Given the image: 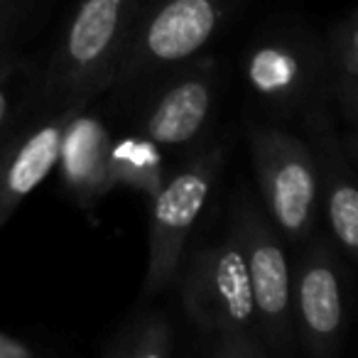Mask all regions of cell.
<instances>
[{
    "mask_svg": "<svg viewBox=\"0 0 358 358\" xmlns=\"http://www.w3.org/2000/svg\"><path fill=\"white\" fill-rule=\"evenodd\" d=\"M182 307L204 334L255 329V304L248 270L234 236L194 253L182 282ZM258 331V329H255Z\"/></svg>",
    "mask_w": 358,
    "mask_h": 358,
    "instance_id": "obj_7",
    "label": "cell"
},
{
    "mask_svg": "<svg viewBox=\"0 0 358 358\" xmlns=\"http://www.w3.org/2000/svg\"><path fill=\"white\" fill-rule=\"evenodd\" d=\"M37 79L17 52L0 59V140L35 110Z\"/></svg>",
    "mask_w": 358,
    "mask_h": 358,
    "instance_id": "obj_16",
    "label": "cell"
},
{
    "mask_svg": "<svg viewBox=\"0 0 358 358\" xmlns=\"http://www.w3.org/2000/svg\"><path fill=\"white\" fill-rule=\"evenodd\" d=\"M309 148L317 159L319 206H324L329 231L336 250L346 263H356L358 255V189L353 174V155L343 150L341 138L334 130L327 106L304 113Z\"/></svg>",
    "mask_w": 358,
    "mask_h": 358,
    "instance_id": "obj_11",
    "label": "cell"
},
{
    "mask_svg": "<svg viewBox=\"0 0 358 358\" xmlns=\"http://www.w3.org/2000/svg\"><path fill=\"white\" fill-rule=\"evenodd\" d=\"M292 273L294 338L304 351L327 358L341 348L348 314L343 294V270L336 245L327 238H307Z\"/></svg>",
    "mask_w": 358,
    "mask_h": 358,
    "instance_id": "obj_8",
    "label": "cell"
},
{
    "mask_svg": "<svg viewBox=\"0 0 358 358\" xmlns=\"http://www.w3.org/2000/svg\"><path fill=\"white\" fill-rule=\"evenodd\" d=\"M268 353L270 348L265 346V341L255 329L216 334L209 348V356L214 358H265Z\"/></svg>",
    "mask_w": 358,
    "mask_h": 358,
    "instance_id": "obj_17",
    "label": "cell"
},
{
    "mask_svg": "<svg viewBox=\"0 0 358 358\" xmlns=\"http://www.w3.org/2000/svg\"><path fill=\"white\" fill-rule=\"evenodd\" d=\"M110 133L99 115L89 113V106L69 120L59 148L62 185L71 199L91 209L115 187L110 174Z\"/></svg>",
    "mask_w": 358,
    "mask_h": 358,
    "instance_id": "obj_12",
    "label": "cell"
},
{
    "mask_svg": "<svg viewBox=\"0 0 358 358\" xmlns=\"http://www.w3.org/2000/svg\"><path fill=\"white\" fill-rule=\"evenodd\" d=\"M224 167V150L211 145L192 155L162 182L152 196L150 216V255L145 273V299H152L174 282L182 265L187 241L211 194L219 169Z\"/></svg>",
    "mask_w": 358,
    "mask_h": 358,
    "instance_id": "obj_5",
    "label": "cell"
},
{
    "mask_svg": "<svg viewBox=\"0 0 358 358\" xmlns=\"http://www.w3.org/2000/svg\"><path fill=\"white\" fill-rule=\"evenodd\" d=\"M327 57L329 99L338 106L346 125L353 130L358 120V10L351 8L338 22H334L324 42Z\"/></svg>",
    "mask_w": 358,
    "mask_h": 358,
    "instance_id": "obj_13",
    "label": "cell"
},
{
    "mask_svg": "<svg viewBox=\"0 0 358 358\" xmlns=\"http://www.w3.org/2000/svg\"><path fill=\"white\" fill-rule=\"evenodd\" d=\"M243 71L255 99L278 115H304L329 99L324 45L302 30L263 35L245 55Z\"/></svg>",
    "mask_w": 358,
    "mask_h": 358,
    "instance_id": "obj_6",
    "label": "cell"
},
{
    "mask_svg": "<svg viewBox=\"0 0 358 358\" xmlns=\"http://www.w3.org/2000/svg\"><path fill=\"white\" fill-rule=\"evenodd\" d=\"M35 348L27 346L25 341H20L13 334L0 331V358H32Z\"/></svg>",
    "mask_w": 358,
    "mask_h": 358,
    "instance_id": "obj_19",
    "label": "cell"
},
{
    "mask_svg": "<svg viewBox=\"0 0 358 358\" xmlns=\"http://www.w3.org/2000/svg\"><path fill=\"white\" fill-rule=\"evenodd\" d=\"M17 15H20V0H0V59L15 52L13 37H15Z\"/></svg>",
    "mask_w": 358,
    "mask_h": 358,
    "instance_id": "obj_18",
    "label": "cell"
},
{
    "mask_svg": "<svg viewBox=\"0 0 358 358\" xmlns=\"http://www.w3.org/2000/svg\"><path fill=\"white\" fill-rule=\"evenodd\" d=\"M238 0H155L143 6L113 86L133 89L194 59L226 25Z\"/></svg>",
    "mask_w": 358,
    "mask_h": 358,
    "instance_id": "obj_2",
    "label": "cell"
},
{
    "mask_svg": "<svg viewBox=\"0 0 358 358\" xmlns=\"http://www.w3.org/2000/svg\"><path fill=\"white\" fill-rule=\"evenodd\" d=\"M219 99V66L211 57L172 66L145 101L138 128L162 150H182L206 130Z\"/></svg>",
    "mask_w": 358,
    "mask_h": 358,
    "instance_id": "obj_9",
    "label": "cell"
},
{
    "mask_svg": "<svg viewBox=\"0 0 358 358\" xmlns=\"http://www.w3.org/2000/svg\"><path fill=\"white\" fill-rule=\"evenodd\" d=\"M229 234L243 253L260 338L270 353L289 351L297 341L292 324V268L282 236L248 189L236 194Z\"/></svg>",
    "mask_w": 358,
    "mask_h": 358,
    "instance_id": "obj_4",
    "label": "cell"
},
{
    "mask_svg": "<svg viewBox=\"0 0 358 358\" xmlns=\"http://www.w3.org/2000/svg\"><path fill=\"white\" fill-rule=\"evenodd\" d=\"M143 0H79L47 64L37 79L35 108L91 103L113 86Z\"/></svg>",
    "mask_w": 358,
    "mask_h": 358,
    "instance_id": "obj_1",
    "label": "cell"
},
{
    "mask_svg": "<svg viewBox=\"0 0 358 358\" xmlns=\"http://www.w3.org/2000/svg\"><path fill=\"white\" fill-rule=\"evenodd\" d=\"M86 106L89 103H69L50 110L35 108V115L30 110L17 128L0 140V229L57 167L66 125Z\"/></svg>",
    "mask_w": 358,
    "mask_h": 358,
    "instance_id": "obj_10",
    "label": "cell"
},
{
    "mask_svg": "<svg viewBox=\"0 0 358 358\" xmlns=\"http://www.w3.org/2000/svg\"><path fill=\"white\" fill-rule=\"evenodd\" d=\"M101 353L106 358H169L174 353L172 322L164 314H138L108 338Z\"/></svg>",
    "mask_w": 358,
    "mask_h": 358,
    "instance_id": "obj_15",
    "label": "cell"
},
{
    "mask_svg": "<svg viewBox=\"0 0 358 358\" xmlns=\"http://www.w3.org/2000/svg\"><path fill=\"white\" fill-rule=\"evenodd\" d=\"M110 174L115 185H125L152 199L167 179L162 148L143 133L110 140Z\"/></svg>",
    "mask_w": 358,
    "mask_h": 358,
    "instance_id": "obj_14",
    "label": "cell"
},
{
    "mask_svg": "<svg viewBox=\"0 0 358 358\" xmlns=\"http://www.w3.org/2000/svg\"><path fill=\"white\" fill-rule=\"evenodd\" d=\"M248 148L270 224L292 243L312 238L319 216V174L309 143L278 125L253 123Z\"/></svg>",
    "mask_w": 358,
    "mask_h": 358,
    "instance_id": "obj_3",
    "label": "cell"
}]
</instances>
